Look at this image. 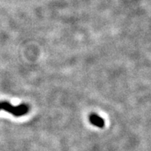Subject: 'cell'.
<instances>
[{"instance_id":"6da1fadb","label":"cell","mask_w":151,"mask_h":151,"mask_svg":"<svg viewBox=\"0 0 151 151\" xmlns=\"http://www.w3.org/2000/svg\"><path fill=\"white\" fill-rule=\"evenodd\" d=\"M2 110L9 112L15 117H22L29 112V107L25 104L19 106H13L7 101H0V111Z\"/></svg>"},{"instance_id":"7a4b0ae2","label":"cell","mask_w":151,"mask_h":151,"mask_svg":"<svg viewBox=\"0 0 151 151\" xmlns=\"http://www.w3.org/2000/svg\"><path fill=\"white\" fill-rule=\"evenodd\" d=\"M90 122L95 127H98L99 128H102L104 127V121L102 117L98 116L97 114H91L89 117Z\"/></svg>"}]
</instances>
